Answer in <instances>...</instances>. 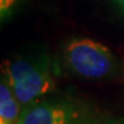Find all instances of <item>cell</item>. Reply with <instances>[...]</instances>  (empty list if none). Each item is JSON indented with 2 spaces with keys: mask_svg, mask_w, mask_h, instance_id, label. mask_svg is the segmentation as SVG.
I'll return each mask as SVG.
<instances>
[{
  "mask_svg": "<svg viewBox=\"0 0 124 124\" xmlns=\"http://www.w3.org/2000/svg\"><path fill=\"white\" fill-rule=\"evenodd\" d=\"M16 3V0H1V14L3 16L5 13H9V10L14 7V4Z\"/></svg>",
  "mask_w": 124,
  "mask_h": 124,
  "instance_id": "5b68a950",
  "label": "cell"
},
{
  "mask_svg": "<svg viewBox=\"0 0 124 124\" xmlns=\"http://www.w3.org/2000/svg\"><path fill=\"white\" fill-rule=\"evenodd\" d=\"M86 108L69 96H51L27 106L19 124H89Z\"/></svg>",
  "mask_w": 124,
  "mask_h": 124,
  "instance_id": "3957f363",
  "label": "cell"
},
{
  "mask_svg": "<svg viewBox=\"0 0 124 124\" xmlns=\"http://www.w3.org/2000/svg\"><path fill=\"white\" fill-rule=\"evenodd\" d=\"M95 124H124V118H120V119H109V120L99 122Z\"/></svg>",
  "mask_w": 124,
  "mask_h": 124,
  "instance_id": "8992f818",
  "label": "cell"
},
{
  "mask_svg": "<svg viewBox=\"0 0 124 124\" xmlns=\"http://www.w3.org/2000/svg\"><path fill=\"white\" fill-rule=\"evenodd\" d=\"M111 1L118 9L120 10V13L124 15V0H111Z\"/></svg>",
  "mask_w": 124,
  "mask_h": 124,
  "instance_id": "52a82bcc",
  "label": "cell"
},
{
  "mask_svg": "<svg viewBox=\"0 0 124 124\" xmlns=\"http://www.w3.org/2000/svg\"><path fill=\"white\" fill-rule=\"evenodd\" d=\"M3 76L22 109L48 98L56 89V65L46 53L8 61Z\"/></svg>",
  "mask_w": 124,
  "mask_h": 124,
  "instance_id": "6da1fadb",
  "label": "cell"
},
{
  "mask_svg": "<svg viewBox=\"0 0 124 124\" xmlns=\"http://www.w3.org/2000/svg\"><path fill=\"white\" fill-rule=\"evenodd\" d=\"M22 111L20 104L3 76L0 82V124H19Z\"/></svg>",
  "mask_w": 124,
  "mask_h": 124,
  "instance_id": "277c9868",
  "label": "cell"
},
{
  "mask_svg": "<svg viewBox=\"0 0 124 124\" xmlns=\"http://www.w3.org/2000/svg\"><path fill=\"white\" fill-rule=\"evenodd\" d=\"M65 66L72 74L84 78H104L119 70L111 51L90 38H72L62 52Z\"/></svg>",
  "mask_w": 124,
  "mask_h": 124,
  "instance_id": "7a4b0ae2",
  "label": "cell"
}]
</instances>
